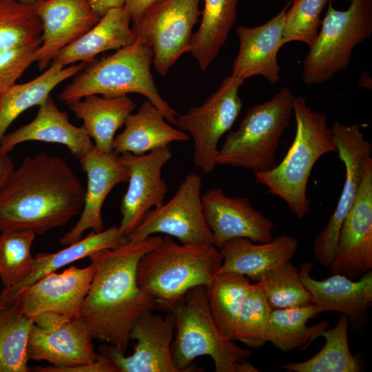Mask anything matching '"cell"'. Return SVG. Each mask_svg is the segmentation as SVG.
<instances>
[{
	"mask_svg": "<svg viewBox=\"0 0 372 372\" xmlns=\"http://www.w3.org/2000/svg\"><path fill=\"white\" fill-rule=\"evenodd\" d=\"M290 4L288 3L262 25L254 28L240 25L237 28L240 47L231 75L243 81L254 76H262L271 84L278 83L280 67L277 55L285 45V13Z\"/></svg>",
	"mask_w": 372,
	"mask_h": 372,
	"instance_id": "cell-21",
	"label": "cell"
},
{
	"mask_svg": "<svg viewBox=\"0 0 372 372\" xmlns=\"http://www.w3.org/2000/svg\"><path fill=\"white\" fill-rule=\"evenodd\" d=\"M30 369L37 372H118L112 362L101 353H99V356L94 362L85 365L66 368H58L52 365L37 366Z\"/></svg>",
	"mask_w": 372,
	"mask_h": 372,
	"instance_id": "cell-41",
	"label": "cell"
},
{
	"mask_svg": "<svg viewBox=\"0 0 372 372\" xmlns=\"http://www.w3.org/2000/svg\"><path fill=\"white\" fill-rule=\"evenodd\" d=\"M243 82L232 75L225 77L203 105L177 116L176 127L188 132L193 138L194 164L205 174L214 170L219 141L240 115L242 103L238 92Z\"/></svg>",
	"mask_w": 372,
	"mask_h": 372,
	"instance_id": "cell-10",
	"label": "cell"
},
{
	"mask_svg": "<svg viewBox=\"0 0 372 372\" xmlns=\"http://www.w3.org/2000/svg\"><path fill=\"white\" fill-rule=\"evenodd\" d=\"M21 1H26V0H21Z\"/></svg>",
	"mask_w": 372,
	"mask_h": 372,
	"instance_id": "cell-46",
	"label": "cell"
},
{
	"mask_svg": "<svg viewBox=\"0 0 372 372\" xmlns=\"http://www.w3.org/2000/svg\"><path fill=\"white\" fill-rule=\"evenodd\" d=\"M331 130L336 152L345 167V180L333 213L313 240L314 255L325 267L333 258L342 223L355 203L366 168L372 161V144L365 138L360 124L344 125L335 121Z\"/></svg>",
	"mask_w": 372,
	"mask_h": 372,
	"instance_id": "cell-11",
	"label": "cell"
},
{
	"mask_svg": "<svg viewBox=\"0 0 372 372\" xmlns=\"http://www.w3.org/2000/svg\"><path fill=\"white\" fill-rule=\"evenodd\" d=\"M320 313L314 304L292 308L271 309L265 339L276 348L289 351L307 347L327 328L326 321L309 327L307 322Z\"/></svg>",
	"mask_w": 372,
	"mask_h": 372,
	"instance_id": "cell-31",
	"label": "cell"
},
{
	"mask_svg": "<svg viewBox=\"0 0 372 372\" xmlns=\"http://www.w3.org/2000/svg\"><path fill=\"white\" fill-rule=\"evenodd\" d=\"M86 63L80 62L63 67L51 64L37 78L15 84L0 94V141L12 122L23 112L33 106H39L61 82L81 71Z\"/></svg>",
	"mask_w": 372,
	"mask_h": 372,
	"instance_id": "cell-29",
	"label": "cell"
},
{
	"mask_svg": "<svg viewBox=\"0 0 372 372\" xmlns=\"http://www.w3.org/2000/svg\"><path fill=\"white\" fill-rule=\"evenodd\" d=\"M85 189L62 158L46 153L24 158L0 189V231L43 234L82 211Z\"/></svg>",
	"mask_w": 372,
	"mask_h": 372,
	"instance_id": "cell-2",
	"label": "cell"
},
{
	"mask_svg": "<svg viewBox=\"0 0 372 372\" xmlns=\"http://www.w3.org/2000/svg\"><path fill=\"white\" fill-rule=\"evenodd\" d=\"M271 311L261 286L258 282L251 285L240 309L234 340L249 348L262 347Z\"/></svg>",
	"mask_w": 372,
	"mask_h": 372,
	"instance_id": "cell-38",
	"label": "cell"
},
{
	"mask_svg": "<svg viewBox=\"0 0 372 372\" xmlns=\"http://www.w3.org/2000/svg\"><path fill=\"white\" fill-rule=\"evenodd\" d=\"M295 97L284 87L269 101L250 107L238 128L227 134L218 149L217 165L254 173L275 167L278 145L293 115Z\"/></svg>",
	"mask_w": 372,
	"mask_h": 372,
	"instance_id": "cell-7",
	"label": "cell"
},
{
	"mask_svg": "<svg viewBox=\"0 0 372 372\" xmlns=\"http://www.w3.org/2000/svg\"><path fill=\"white\" fill-rule=\"evenodd\" d=\"M176 335L172 344L174 364L178 372L188 371L194 360L209 355L216 372H258L247 361L251 351L225 338L211 315L206 287L189 289L170 310Z\"/></svg>",
	"mask_w": 372,
	"mask_h": 372,
	"instance_id": "cell-6",
	"label": "cell"
},
{
	"mask_svg": "<svg viewBox=\"0 0 372 372\" xmlns=\"http://www.w3.org/2000/svg\"><path fill=\"white\" fill-rule=\"evenodd\" d=\"M42 37L25 45L0 51V94L16 84L30 65L37 61Z\"/></svg>",
	"mask_w": 372,
	"mask_h": 372,
	"instance_id": "cell-40",
	"label": "cell"
},
{
	"mask_svg": "<svg viewBox=\"0 0 372 372\" xmlns=\"http://www.w3.org/2000/svg\"><path fill=\"white\" fill-rule=\"evenodd\" d=\"M94 273L92 263L83 268L72 265L59 273L52 272L23 289L12 302L31 319L47 312L78 318Z\"/></svg>",
	"mask_w": 372,
	"mask_h": 372,
	"instance_id": "cell-17",
	"label": "cell"
},
{
	"mask_svg": "<svg viewBox=\"0 0 372 372\" xmlns=\"http://www.w3.org/2000/svg\"><path fill=\"white\" fill-rule=\"evenodd\" d=\"M332 274L358 280L372 271V161L365 170L353 206L340 228Z\"/></svg>",
	"mask_w": 372,
	"mask_h": 372,
	"instance_id": "cell-16",
	"label": "cell"
},
{
	"mask_svg": "<svg viewBox=\"0 0 372 372\" xmlns=\"http://www.w3.org/2000/svg\"><path fill=\"white\" fill-rule=\"evenodd\" d=\"M156 1L158 0H124L123 6L128 12L131 21L135 23Z\"/></svg>",
	"mask_w": 372,
	"mask_h": 372,
	"instance_id": "cell-42",
	"label": "cell"
},
{
	"mask_svg": "<svg viewBox=\"0 0 372 372\" xmlns=\"http://www.w3.org/2000/svg\"><path fill=\"white\" fill-rule=\"evenodd\" d=\"M200 0H158L135 23L134 39L139 38L153 51V65L165 76L172 65L189 52L193 28L201 14Z\"/></svg>",
	"mask_w": 372,
	"mask_h": 372,
	"instance_id": "cell-9",
	"label": "cell"
},
{
	"mask_svg": "<svg viewBox=\"0 0 372 372\" xmlns=\"http://www.w3.org/2000/svg\"><path fill=\"white\" fill-rule=\"evenodd\" d=\"M43 23L42 43L37 61L47 69L55 55L83 35L101 19L89 0H36Z\"/></svg>",
	"mask_w": 372,
	"mask_h": 372,
	"instance_id": "cell-20",
	"label": "cell"
},
{
	"mask_svg": "<svg viewBox=\"0 0 372 372\" xmlns=\"http://www.w3.org/2000/svg\"><path fill=\"white\" fill-rule=\"evenodd\" d=\"M129 171L128 187L121 203L120 231L127 238L151 209L164 203L167 186L162 169L172 158L170 145L141 155L120 154Z\"/></svg>",
	"mask_w": 372,
	"mask_h": 372,
	"instance_id": "cell-14",
	"label": "cell"
},
{
	"mask_svg": "<svg viewBox=\"0 0 372 372\" xmlns=\"http://www.w3.org/2000/svg\"><path fill=\"white\" fill-rule=\"evenodd\" d=\"M271 309L304 306L313 299L302 282L298 268L290 261L277 264L258 278Z\"/></svg>",
	"mask_w": 372,
	"mask_h": 372,
	"instance_id": "cell-36",
	"label": "cell"
},
{
	"mask_svg": "<svg viewBox=\"0 0 372 372\" xmlns=\"http://www.w3.org/2000/svg\"><path fill=\"white\" fill-rule=\"evenodd\" d=\"M93 10L101 17L112 8L123 6L124 0H89Z\"/></svg>",
	"mask_w": 372,
	"mask_h": 372,
	"instance_id": "cell-44",
	"label": "cell"
},
{
	"mask_svg": "<svg viewBox=\"0 0 372 372\" xmlns=\"http://www.w3.org/2000/svg\"><path fill=\"white\" fill-rule=\"evenodd\" d=\"M79 163L87 178L84 204L79 220L60 240L65 246L80 240L86 230L96 233L104 230L103 203L116 185L127 183L129 179L127 167L121 154L114 151L105 153L94 146Z\"/></svg>",
	"mask_w": 372,
	"mask_h": 372,
	"instance_id": "cell-19",
	"label": "cell"
},
{
	"mask_svg": "<svg viewBox=\"0 0 372 372\" xmlns=\"http://www.w3.org/2000/svg\"><path fill=\"white\" fill-rule=\"evenodd\" d=\"M162 238L152 235L140 240H129L119 247L100 250L88 256L94 273L79 318L93 339L125 353L136 320L144 312L157 309L154 298L138 285L137 267L142 256Z\"/></svg>",
	"mask_w": 372,
	"mask_h": 372,
	"instance_id": "cell-1",
	"label": "cell"
},
{
	"mask_svg": "<svg viewBox=\"0 0 372 372\" xmlns=\"http://www.w3.org/2000/svg\"><path fill=\"white\" fill-rule=\"evenodd\" d=\"M313 265L311 262L302 264L299 273L320 313L337 311L346 315L351 324L364 322L366 311L372 304V271L358 280L333 274L318 280L311 276Z\"/></svg>",
	"mask_w": 372,
	"mask_h": 372,
	"instance_id": "cell-22",
	"label": "cell"
},
{
	"mask_svg": "<svg viewBox=\"0 0 372 372\" xmlns=\"http://www.w3.org/2000/svg\"><path fill=\"white\" fill-rule=\"evenodd\" d=\"M174 318L152 311L144 312L135 322L130 339L136 340L134 353L126 356L110 344H103L99 353L106 355L118 372H178L172 359V344Z\"/></svg>",
	"mask_w": 372,
	"mask_h": 372,
	"instance_id": "cell-15",
	"label": "cell"
},
{
	"mask_svg": "<svg viewBox=\"0 0 372 372\" xmlns=\"http://www.w3.org/2000/svg\"><path fill=\"white\" fill-rule=\"evenodd\" d=\"M42 33L36 0H0V51L30 43Z\"/></svg>",
	"mask_w": 372,
	"mask_h": 372,
	"instance_id": "cell-35",
	"label": "cell"
},
{
	"mask_svg": "<svg viewBox=\"0 0 372 372\" xmlns=\"http://www.w3.org/2000/svg\"><path fill=\"white\" fill-rule=\"evenodd\" d=\"M33 321L14 302L0 309V372L29 371L28 344Z\"/></svg>",
	"mask_w": 372,
	"mask_h": 372,
	"instance_id": "cell-34",
	"label": "cell"
},
{
	"mask_svg": "<svg viewBox=\"0 0 372 372\" xmlns=\"http://www.w3.org/2000/svg\"><path fill=\"white\" fill-rule=\"evenodd\" d=\"M251 284L244 275L218 273L206 287L210 311L222 335L234 340L237 320L242 303Z\"/></svg>",
	"mask_w": 372,
	"mask_h": 372,
	"instance_id": "cell-33",
	"label": "cell"
},
{
	"mask_svg": "<svg viewBox=\"0 0 372 372\" xmlns=\"http://www.w3.org/2000/svg\"><path fill=\"white\" fill-rule=\"evenodd\" d=\"M329 0H292L285 13L283 42L300 41L310 47L321 26L320 15Z\"/></svg>",
	"mask_w": 372,
	"mask_h": 372,
	"instance_id": "cell-39",
	"label": "cell"
},
{
	"mask_svg": "<svg viewBox=\"0 0 372 372\" xmlns=\"http://www.w3.org/2000/svg\"><path fill=\"white\" fill-rule=\"evenodd\" d=\"M329 0L321 28L302 62V81L324 83L346 70L353 48L372 34V0H348L345 10H338Z\"/></svg>",
	"mask_w": 372,
	"mask_h": 372,
	"instance_id": "cell-8",
	"label": "cell"
},
{
	"mask_svg": "<svg viewBox=\"0 0 372 372\" xmlns=\"http://www.w3.org/2000/svg\"><path fill=\"white\" fill-rule=\"evenodd\" d=\"M223 262L220 249L209 243L178 244L165 235L144 254L137 267L140 288L169 312L191 289L208 287Z\"/></svg>",
	"mask_w": 372,
	"mask_h": 372,
	"instance_id": "cell-4",
	"label": "cell"
},
{
	"mask_svg": "<svg viewBox=\"0 0 372 372\" xmlns=\"http://www.w3.org/2000/svg\"><path fill=\"white\" fill-rule=\"evenodd\" d=\"M298 244L297 238L287 234L264 243L254 242L246 238L229 240L219 249L223 262L218 273H236L256 282L267 269L290 261Z\"/></svg>",
	"mask_w": 372,
	"mask_h": 372,
	"instance_id": "cell-25",
	"label": "cell"
},
{
	"mask_svg": "<svg viewBox=\"0 0 372 372\" xmlns=\"http://www.w3.org/2000/svg\"><path fill=\"white\" fill-rule=\"evenodd\" d=\"M202 185L199 174H187L173 197L148 211L128 239L140 240L158 233L174 237L182 244L215 245L203 213Z\"/></svg>",
	"mask_w": 372,
	"mask_h": 372,
	"instance_id": "cell-12",
	"label": "cell"
},
{
	"mask_svg": "<svg viewBox=\"0 0 372 372\" xmlns=\"http://www.w3.org/2000/svg\"><path fill=\"white\" fill-rule=\"evenodd\" d=\"M33 320L28 344L30 360L66 368L87 364L97 359L93 338L80 318L71 319L47 312Z\"/></svg>",
	"mask_w": 372,
	"mask_h": 372,
	"instance_id": "cell-13",
	"label": "cell"
},
{
	"mask_svg": "<svg viewBox=\"0 0 372 372\" xmlns=\"http://www.w3.org/2000/svg\"><path fill=\"white\" fill-rule=\"evenodd\" d=\"M349 320L341 314L336 325L321 333L323 347L314 356L300 362L285 363L281 368L288 372H358V360L352 355L348 342Z\"/></svg>",
	"mask_w": 372,
	"mask_h": 372,
	"instance_id": "cell-32",
	"label": "cell"
},
{
	"mask_svg": "<svg viewBox=\"0 0 372 372\" xmlns=\"http://www.w3.org/2000/svg\"><path fill=\"white\" fill-rule=\"evenodd\" d=\"M290 1H292V0H290Z\"/></svg>",
	"mask_w": 372,
	"mask_h": 372,
	"instance_id": "cell-47",
	"label": "cell"
},
{
	"mask_svg": "<svg viewBox=\"0 0 372 372\" xmlns=\"http://www.w3.org/2000/svg\"><path fill=\"white\" fill-rule=\"evenodd\" d=\"M1 232L0 278L3 288H9L22 281L30 273L34 260L31 247L36 234L23 230Z\"/></svg>",
	"mask_w": 372,
	"mask_h": 372,
	"instance_id": "cell-37",
	"label": "cell"
},
{
	"mask_svg": "<svg viewBox=\"0 0 372 372\" xmlns=\"http://www.w3.org/2000/svg\"><path fill=\"white\" fill-rule=\"evenodd\" d=\"M128 241V238L120 231L118 227L112 226L98 233L92 231L85 238L57 252L39 253L34 257L32 269L27 277L16 285L1 290L0 304L3 306L10 304L23 289L48 273L88 257L96 251L115 249Z\"/></svg>",
	"mask_w": 372,
	"mask_h": 372,
	"instance_id": "cell-26",
	"label": "cell"
},
{
	"mask_svg": "<svg viewBox=\"0 0 372 372\" xmlns=\"http://www.w3.org/2000/svg\"><path fill=\"white\" fill-rule=\"evenodd\" d=\"M131 21L123 6L110 9L87 32L62 48L50 65L66 67L79 61L92 63L100 53L130 45L134 41Z\"/></svg>",
	"mask_w": 372,
	"mask_h": 372,
	"instance_id": "cell-24",
	"label": "cell"
},
{
	"mask_svg": "<svg viewBox=\"0 0 372 372\" xmlns=\"http://www.w3.org/2000/svg\"><path fill=\"white\" fill-rule=\"evenodd\" d=\"M94 141L95 147L105 153L113 151L116 131L136 109L127 95L108 97L90 94L68 104Z\"/></svg>",
	"mask_w": 372,
	"mask_h": 372,
	"instance_id": "cell-28",
	"label": "cell"
},
{
	"mask_svg": "<svg viewBox=\"0 0 372 372\" xmlns=\"http://www.w3.org/2000/svg\"><path fill=\"white\" fill-rule=\"evenodd\" d=\"M201 23L193 34L189 52L205 71L226 43L237 17L239 0H203Z\"/></svg>",
	"mask_w": 372,
	"mask_h": 372,
	"instance_id": "cell-30",
	"label": "cell"
},
{
	"mask_svg": "<svg viewBox=\"0 0 372 372\" xmlns=\"http://www.w3.org/2000/svg\"><path fill=\"white\" fill-rule=\"evenodd\" d=\"M5 306L0 304V309L3 308Z\"/></svg>",
	"mask_w": 372,
	"mask_h": 372,
	"instance_id": "cell-45",
	"label": "cell"
},
{
	"mask_svg": "<svg viewBox=\"0 0 372 372\" xmlns=\"http://www.w3.org/2000/svg\"><path fill=\"white\" fill-rule=\"evenodd\" d=\"M163 114L148 99L135 114H130L124 130L115 136L113 151L141 155L173 142H186L190 136L166 122Z\"/></svg>",
	"mask_w": 372,
	"mask_h": 372,
	"instance_id": "cell-27",
	"label": "cell"
},
{
	"mask_svg": "<svg viewBox=\"0 0 372 372\" xmlns=\"http://www.w3.org/2000/svg\"><path fill=\"white\" fill-rule=\"evenodd\" d=\"M293 115L296 134L283 160L270 170L254 173V177L267 187V194L282 198L302 219L311 209L307 191L313 167L322 156L336 148L324 112L313 110L299 96L294 99Z\"/></svg>",
	"mask_w": 372,
	"mask_h": 372,
	"instance_id": "cell-3",
	"label": "cell"
},
{
	"mask_svg": "<svg viewBox=\"0 0 372 372\" xmlns=\"http://www.w3.org/2000/svg\"><path fill=\"white\" fill-rule=\"evenodd\" d=\"M28 141L63 145L79 161L94 147L85 129L71 123L68 114L58 108L50 95L39 105L34 118L6 134L0 145L10 152L17 145Z\"/></svg>",
	"mask_w": 372,
	"mask_h": 372,
	"instance_id": "cell-23",
	"label": "cell"
},
{
	"mask_svg": "<svg viewBox=\"0 0 372 372\" xmlns=\"http://www.w3.org/2000/svg\"><path fill=\"white\" fill-rule=\"evenodd\" d=\"M201 200L217 248L236 238H246L258 243L273 238V223L253 207L247 198L230 196L216 187L207 190Z\"/></svg>",
	"mask_w": 372,
	"mask_h": 372,
	"instance_id": "cell-18",
	"label": "cell"
},
{
	"mask_svg": "<svg viewBox=\"0 0 372 372\" xmlns=\"http://www.w3.org/2000/svg\"><path fill=\"white\" fill-rule=\"evenodd\" d=\"M153 51L135 38L130 45L100 60L87 63L59 93L68 104L90 94L113 97L138 93L145 96L176 127L178 113L161 97L151 72Z\"/></svg>",
	"mask_w": 372,
	"mask_h": 372,
	"instance_id": "cell-5",
	"label": "cell"
},
{
	"mask_svg": "<svg viewBox=\"0 0 372 372\" xmlns=\"http://www.w3.org/2000/svg\"><path fill=\"white\" fill-rule=\"evenodd\" d=\"M9 152L0 145V189L14 169Z\"/></svg>",
	"mask_w": 372,
	"mask_h": 372,
	"instance_id": "cell-43",
	"label": "cell"
}]
</instances>
